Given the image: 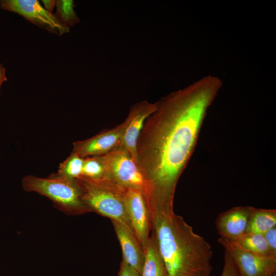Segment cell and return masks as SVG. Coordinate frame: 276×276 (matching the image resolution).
Masks as SVG:
<instances>
[{
	"label": "cell",
	"mask_w": 276,
	"mask_h": 276,
	"mask_svg": "<svg viewBox=\"0 0 276 276\" xmlns=\"http://www.w3.org/2000/svg\"><path fill=\"white\" fill-rule=\"evenodd\" d=\"M42 2L44 9L50 13H52L56 6V1L54 0H43Z\"/></svg>",
	"instance_id": "cell-22"
},
{
	"label": "cell",
	"mask_w": 276,
	"mask_h": 276,
	"mask_svg": "<svg viewBox=\"0 0 276 276\" xmlns=\"http://www.w3.org/2000/svg\"><path fill=\"white\" fill-rule=\"evenodd\" d=\"M1 8L24 17L31 23L58 35L69 32L55 15L46 10L37 0H0Z\"/></svg>",
	"instance_id": "cell-6"
},
{
	"label": "cell",
	"mask_w": 276,
	"mask_h": 276,
	"mask_svg": "<svg viewBox=\"0 0 276 276\" xmlns=\"http://www.w3.org/2000/svg\"><path fill=\"white\" fill-rule=\"evenodd\" d=\"M220 276H239L231 255L225 249L223 267Z\"/></svg>",
	"instance_id": "cell-19"
},
{
	"label": "cell",
	"mask_w": 276,
	"mask_h": 276,
	"mask_svg": "<svg viewBox=\"0 0 276 276\" xmlns=\"http://www.w3.org/2000/svg\"><path fill=\"white\" fill-rule=\"evenodd\" d=\"M145 258L141 276H168L154 237L151 235L145 249Z\"/></svg>",
	"instance_id": "cell-14"
},
{
	"label": "cell",
	"mask_w": 276,
	"mask_h": 276,
	"mask_svg": "<svg viewBox=\"0 0 276 276\" xmlns=\"http://www.w3.org/2000/svg\"><path fill=\"white\" fill-rule=\"evenodd\" d=\"M75 180L83 201L91 212L119 222L134 233L127 210L125 188L107 178L80 176Z\"/></svg>",
	"instance_id": "cell-3"
},
{
	"label": "cell",
	"mask_w": 276,
	"mask_h": 276,
	"mask_svg": "<svg viewBox=\"0 0 276 276\" xmlns=\"http://www.w3.org/2000/svg\"><path fill=\"white\" fill-rule=\"evenodd\" d=\"M251 206H238L220 213L215 224L220 237L233 239L245 233Z\"/></svg>",
	"instance_id": "cell-11"
},
{
	"label": "cell",
	"mask_w": 276,
	"mask_h": 276,
	"mask_svg": "<svg viewBox=\"0 0 276 276\" xmlns=\"http://www.w3.org/2000/svg\"><path fill=\"white\" fill-rule=\"evenodd\" d=\"M263 236L270 250L276 254V226L265 232Z\"/></svg>",
	"instance_id": "cell-20"
},
{
	"label": "cell",
	"mask_w": 276,
	"mask_h": 276,
	"mask_svg": "<svg viewBox=\"0 0 276 276\" xmlns=\"http://www.w3.org/2000/svg\"><path fill=\"white\" fill-rule=\"evenodd\" d=\"M218 242L229 254L239 276H273L276 259L257 255L243 250L220 237Z\"/></svg>",
	"instance_id": "cell-7"
},
{
	"label": "cell",
	"mask_w": 276,
	"mask_h": 276,
	"mask_svg": "<svg viewBox=\"0 0 276 276\" xmlns=\"http://www.w3.org/2000/svg\"><path fill=\"white\" fill-rule=\"evenodd\" d=\"M112 222L122 248V259L141 274L145 258L144 250L133 233L119 222L112 220Z\"/></svg>",
	"instance_id": "cell-12"
},
{
	"label": "cell",
	"mask_w": 276,
	"mask_h": 276,
	"mask_svg": "<svg viewBox=\"0 0 276 276\" xmlns=\"http://www.w3.org/2000/svg\"><path fill=\"white\" fill-rule=\"evenodd\" d=\"M104 166L98 156L84 158L81 176L92 179L104 177Z\"/></svg>",
	"instance_id": "cell-18"
},
{
	"label": "cell",
	"mask_w": 276,
	"mask_h": 276,
	"mask_svg": "<svg viewBox=\"0 0 276 276\" xmlns=\"http://www.w3.org/2000/svg\"><path fill=\"white\" fill-rule=\"evenodd\" d=\"M105 168V176L125 188L139 190L147 201L149 188L147 180L136 162L129 153L118 146L108 153L97 156Z\"/></svg>",
	"instance_id": "cell-5"
},
{
	"label": "cell",
	"mask_w": 276,
	"mask_h": 276,
	"mask_svg": "<svg viewBox=\"0 0 276 276\" xmlns=\"http://www.w3.org/2000/svg\"><path fill=\"white\" fill-rule=\"evenodd\" d=\"M118 276H141V274L122 259Z\"/></svg>",
	"instance_id": "cell-21"
},
{
	"label": "cell",
	"mask_w": 276,
	"mask_h": 276,
	"mask_svg": "<svg viewBox=\"0 0 276 276\" xmlns=\"http://www.w3.org/2000/svg\"><path fill=\"white\" fill-rule=\"evenodd\" d=\"M55 16L63 25L70 28L80 21V19L74 10V3L72 0L56 1Z\"/></svg>",
	"instance_id": "cell-17"
},
{
	"label": "cell",
	"mask_w": 276,
	"mask_h": 276,
	"mask_svg": "<svg viewBox=\"0 0 276 276\" xmlns=\"http://www.w3.org/2000/svg\"><path fill=\"white\" fill-rule=\"evenodd\" d=\"M222 84L218 77L207 76L156 102L157 109L146 120L136 144L148 201L173 205L178 179Z\"/></svg>",
	"instance_id": "cell-1"
},
{
	"label": "cell",
	"mask_w": 276,
	"mask_h": 276,
	"mask_svg": "<svg viewBox=\"0 0 276 276\" xmlns=\"http://www.w3.org/2000/svg\"><path fill=\"white\" fill-rule=\"evenodd\" d=\"M151 235L165 263L168 276H210L213 250L173 205L148 203Z\"/></svg>",
	"instance_id": "cell-2"
},
{
	"label": "cell",
	"mask_w": 276,
	"mask_h": 276,
	"mask_svg": "<svg viewBox=\"0 0 276 276\" xmlns=\"http://www.w3.org/2000/svg\"><path fill=\"white\" fill-rule=\"evenodd\" d=\"M157 107L156 102L151 103L143 100L137 102L131 106L124 120L125 127L119 146L128 152L137 163L136 144L139 136L146 120L156 110Z\"/></svg>",
	"instance_id": "cell-9"
},
{
	"label": "cell",
	"mask_w": 276,
	"mask_h": 276,
	"mask_svg": "<svg viewBox=\"0 0 276 276\" xmlns=\"http://www.w3.org/2000/svg\"><path fill=\"white\" fill-rule=\"evenodd\" d=\"M125 127V122L95 135L73 143L72 153L81 157L104 155L119 146Z\"/></svg>",
	"instance_id": "cell-10"
},
{
	"label": "cell",
	"mask_w": 276,
	"mask_h": 276,
	"mask_svg": "<svg viewBox=\"0 0 276 276\" xmlns=\"http://www.w3.org/2000/svg\"><path fill=\"white\" fill-rule=\"evenodd\" d=\"M7 80L6 69L3 65L0 63V89L2 83L7 81Z\"/></svg>",
	"instance_id": "cell-23"
},
{
	"label": "cell",
	"mask_w": 276,
	"mask_h": 276,
	"mask_svg": "<svg viewBox=\"0 0 276 276\" xmlns=\"http://www.w3.org/2000/svg\"><path fill=\"white\" fill-rule=\"evenodd\" d=\"M84 158L71 153L64 160L59 164L57 176L72 180H75L82 175Z\"/></svg>",
	"instance_id": "cell-16"
},
{
	"label": "cell",
	"mask_w": 276,
	"mask_h": 276,
	"mask_svg": "<svg viewBox=\"0 0 276 276\" xmlns=\"http://www.w3.org/2000/svg\"><path fill=\"white\" fill-rule=\"evenodd\" d=\"M276 226L275 209L251 208L245 233L264 234Z\"/></svg>",
	"instance_id": "cell-15"
},
{
	"label": "cell",
	"mask_w": 276,
	"mask_h": 276,
	"mask_svg": "<svg viewBox=\"0 0 276 276\" xmlns=\"http://www.w3.org/2000/svg\"><path fill=\"white\" fill-rule=\"evenodd\" d=\"M273 276H276V274H274V275Z\"/></svg>",
	"instance_id": "cell-24"
},
{
	"label": "cell",
	"mask_w": 276,
	"mask_h": 276,
	"mask_svg": "<svg viewBox=\"0 0 276 276\" xmlns=\"http://www.w3.org/2000/svg\"><path fill=\"white\" fill-rule=\"evenodd\" d=\"M225 239L233 245L246 251L276 259V254L270 250L263 234L245 233L233 239Z\"/></svg>",
	"instance_id": "cell-13"
},
{
	"label": "cell",
	"mask_w": 276,
	"mask_h": 276,
	"mask_svg": "<svg viewBox=\"0 0 276 276\" xmlns=\"http://www.w3.org/2000/svg\"><path fill=\"white\" fill-rule=\"evenodd\" d=\"M27 192L37 193L50 199L54 206L68 215H80L91 212L82 198L76 180L62 178L55 173L47 178L28 175L22 179Z\"/></svg>",
	"instance_id": "cell-4"
},
{
	"label": "cell",
	"mask_w": 276,
	"mask_h": 276,
	"mask_svg": "<svg viewBox=\"0 0 276 276\" xmlns=\"http://www.w3.org/2000/svg\"><path fill=\"white\" fill-rule=\"evenodd\" d=\"M128 214L134 234L145 251L151 231V220L148 202L141 191L125 188Z\"/></svg>",
	"instance_id": "cell-8"
}]
</instances>
